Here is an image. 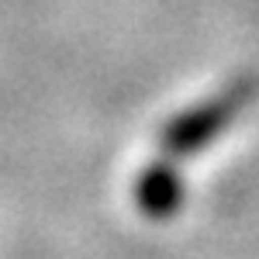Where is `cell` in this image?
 Listing matches in <instances>:
<instances>
[{
	"instance_id": "obj_2",
	"label": "cell",
	"mask_w": 259,
	"mask_h": 259,
	"mask_svg": "<svg viewBox=\"0 0 259 259\" xmlns=\"http://www.w3.org/2000/svg\"><path fill=\"white\" fill-rule=\"evenodd\" d=\"M132 197H135V207L145 218L166 221L169 214H177L183 207V177L177 173V166L169 159H156L135 177Z\"/></svg>"
},
{
	"instance_id": "obj_1",
	"label": "cell",
	"mask_w": 259,
	"mask_h": 259,
	"mask_svg": "<svg viewBox=\"0 0 259 259\" xmlns=\"http://www.w3.org/2000/svg\"><path fill=\"white\" fill-rule=\"evenodd\" d=\"M249 97H252V90H249L245 83H235V87H228V90H221L214 97L200 100V104H190L183 114H177V118L159 132L162 156L183 159V156L200 152L204 145H211V142L235 121V114L245 107Z\"/></svg>"
}]
</instances>
